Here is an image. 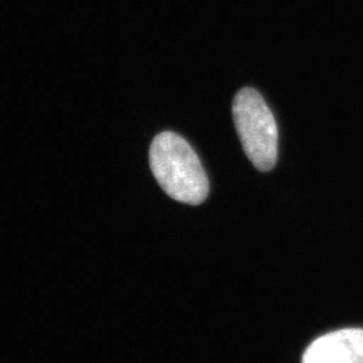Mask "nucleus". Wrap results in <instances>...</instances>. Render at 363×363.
<instances>
[{"label":"nucleus","instance_id":"f257e3e1","mask_svg":"<svg viewBox=\"0 0 363 363\" xmlns=\"http://www.w3.org/2000/svg\"><path fill=\"white\" fill-rule=\"evenodd\" d=\"M150 166L156 181L172 199L201 205L208 195V179L191 145L174 132H162L150 147Z\"/></svg>","mask_w":363,"mask_h":363},{"label":"nucleus","instance_id":"f03ea898","mask_svg":"<svg viewBox=\"0 0 363 363\" xmlns=\"http://www.w3.org/2000/svg\"><path fill=\"white\" fill-rule=\"evenodd\" d=\"M234 125L249 160L259 171L277 163L279 130L272 111L259 91L244 88L233 101Z\"/></svg>","mask_w":363,"mask_h":363},{"label":"nucleus","instance_id":"7ed1b4c3","mask_svg":"<svg viewBox=\"0 0 363 363\" xmlns=\"http://www.w3.org/2000/svg\"><path fill=\"white\" fill-rule=\"evenodd\" d=\"M301 363H363V328H343L318 337Z\"/></svg>","mask_w":363,"mask_h":363}]
</instances>
